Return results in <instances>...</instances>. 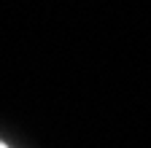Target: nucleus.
<instances>
[{
	"label": "nucleus",
	"instance_id": "obj_1",
	"mask_svg": "<svg viewBox=\"0 0 151 148\" xmlns=\"http://www.w3.org/2000/svg\"><path fill=\"white\" fill-rule=\"evenodd\" d=\"M0 148H6V145H3V143H0Z\"/></svg>",
	"mask_w": 151,
	"mask_h": 148
}]
</instances>
